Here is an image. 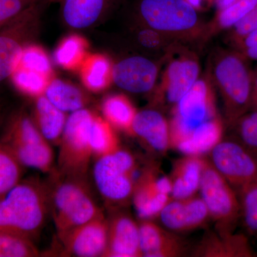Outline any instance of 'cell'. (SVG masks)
<instances>
[{"mask_svg":"<svg viewBox=\"0 0 257 257\" xmlns=\"http://www.w3.org/2000/svg\"><path fill=\"white\" fill-rule=\"evenodd\" d=\"M95 114L89 109H79L67 117L59 143L58 175L86 179L93 156L89 130Z\"/></svg>","mask_w":257,"mask_h":257,"instance_id":"8","label":"cell"},{"mask_svg":"<svg viewBox=\"0 0 257 257\" xmlns=\"http://www.w3.org/2000/svg\"><path fill=\"white\" fill-rule=\"evenodd\" d=\"M50 211V190L35 179H22L0 199V230L32 240Z\"/></svg>","mask_w":257,"mask_h":257,"instance_id":"2","label":"cell"},{"mask_svg":"<svg viewBox=\"0 0 257 257\" xmlns=\"http://www.w3.org/2000/svg\"><path fill=\"white\" fill-rule=\"evenodd\" d=\"M137 23L163 34L174 42L202 41L206 23L187 0H139Z\"/></svg>","mask_w":257,"mask_h":257,"instance_id":"3","label":"cell"},{"mask_svg":"<svg viewBox=\"0 0 257 257\" xmlns=\"http://www.w3.org/2000/svg\"><path fill=\"white\" fill-rule=\"evenodd\" d=\"M44 95L64 112L72 113L84 109L87 98L80 89L59 79L49 82Z\"/></svg>","mask_w":257,"mask_h":257,"instance_id":"25","label":"cell"},{"mask_svg":"<svg viewBox=\"0 0 257 257\" xmlns=\"http://www.w3.org/2000/svg\"><path fill=\"white\" fill-rule=\"evenodd\" d=\"M139 228L142 256L177 257L185 253L183 240L173 231L165 229L152 220H141Z\"/></svg>","mask_w":257,"mask_h":257,"instance_id":"18","label":"cell"},{"mask_svg":"<svg viewBox=\"0 0 257 257\" xmlns=\"http://www.w3.org/2000/svg\"><path fill=\"white\" fill-rule=\"evenodd\" d=\"M63 0H31L32 5L37 4L42 7L52 4H61Z\"/></svg>","mask_w":257,"mask_h":257,"instance_id":"40","label":"cell"},{"mask_svg":"<svg viewBox=\"0 0 257 257\" xmlns=\"http://www.w3.org/2000/svg\"><path fill=\"white\" fill-rule=\"evenodd\" d=\"M122 0H63L60 4L64 23L74 30L95 26L105 20Z\"/></svg>","mask_w":257,"mask_h":257,"instance_id":"16","label":"cell"},{"mask_svg":"<svg viewBox=\"0 0 257 257\" xmlns=\"http://www.w3.org/2000/svg\"><path fill=\"white\" fill-rule=\"evenodd\" d=\"M237 140L257 154V111L250 110L235 122Z\"/></svg>","mask_w":257,"mask_h":257,"instance_id":"34","label":"cell"},{"mask_svg":"<svg viewBox=\"0 0 257 257\" xmlns=\"http://www.w3.org/2000/svg\"><path fill=\"white\" fill-rule=\"evenodd\" d=\"M138 164L130 152L121 150L96 158L93 168L94 182L101 197L111 207L131 202L136 182Z\"/></svg>","mask_w":257,"mask_h":257,"instance_id":"7","label":"cell"},{"mask_svg":"<svg viewBox=\"0 0 257 257\" xmlns=\"http://www.w3.org/2000/svg\"><path fill=\"white\" fill-rule=\"evenodd\" d=\"M42 8L30 5L0 30V84L10 79L23 50L38 35Z\"/></svg>","mask_w":257,"mask_h":257,"instance_id":"10","label":"cell"},{"mask_svg":"<svg viewBox=\"0 0 257 257\" xmlns=\"http://www.w3.org/2000/svg\"><path fill=\"white\" fill-rule=\"evenodd\" d=\"M199 192L209 216L219 234L235 232L241 220V206L237 192L216 170L210 161L204 160Z\"/></svg>","mask_w":257,"mask_h":257,"instance_id":"9","label":"cell"},{"mask_svg":"<svg viewBox=\"0 0 257 257\" xmlns=\"http://www.w3.org/2000/svg\"><path fill=\"white\" fill-rule=\"evenodd\" d=\"M133 136L160 155H164L171 148L170 122L157 109L138 111L133 124Z\"/></svg>","mask_w":257,"mask_h":257,"instance_id":"19","label":"cell"},{"mask_svg":"<svg viewBox=\"0 0 257 257\" xmlns=\"http://www.w3.org/2000/svg\"><path fill=\"white\" fill-rule=\"evenodd\" d=\"M251 110L257 111V67L253 69Z\"/></svg>","mask_w":257,"mask_h":257,"instance_id":"39","label":"cell"},{"mask_svg":"<svg viewBox=\"0 0 257 257\" xmlns=\"http://www.w3.org/2000/svg\"><path fill=\"white\" fill-rule=\"evenodd\" d=\"M60 177L50 190V210L59 239L74 228L103 214L86 179Z\"/></svg>","mask_w":257,"mask_h":257,"instance_id":"5","label":"cell"},{"mask_svg":"<svg viewBox=\"0 0 257 257\" xmlns=\"http://www.w3.org/2000/svg\"><path fill=\"white\" fill-rule=\"evenodd\" d=\"M165 60L160 83L152 92V101L172 109L200 77V64L195 52L177 42L166 50Z\"/></svg>","mask_w":257,"mask_h":257,"instance_id":"6","label":"cell"},{"mask_svg":"<svg viewBox=\"0 0 257 257\" xmlns=\"http://www.w3.org/2000/svg\"><path fill=\"white\" fill-rule=\"evenodd\" d=\"M257 8V0H236L227 8L217 10L209 23H206L202 41L205 43L223 30H230Z\"/></svg>","mask_w":257,"mask_h":257,"instance_id":"23","label":"cell"},{"mask_svg":"<svg viewBox=\"0 0 257 257\" xmlns=\"http://www.w3.org/2000/svg\"><path fill=\"white\" fill-rule=\"evenodd\" d=\"M171 148L180 150L203 124L219 116L215 90L209 74L200 76L172 109Z\"/></svg>","mask_w":257,"mask_h":257,"instance_id":"4","label":"cell"},{"mask_svg":"<svg viewBox=\"0 0 257 257\" xmlns=\"http://www.w3.org/2000/svg\"><path fill=\"white\" fill-rule=\"evenodd\" d=\"M170 177L161 175L156 166L147 167L135 182L132 202L141 220L158 216L172 199Z\"/></svg>","mask_w":257,"mask_h":257,"instance_id":"12","label":"cell"},{"mask_svg":"<svg viewBox=\"0 0 257 257\" xmlns=\"http://www.w3.org/2000/svg\"><path fill=\"white\" fill-rule=\"evenodd\" d=\"M89 143L93 156L96 158L110 155L120 149L114 128L104 117L96 114L89 130Z\"/></svg>","mask_w":257,"mask_h":257,"instance_id":"27","label":"cell"},{"mask_svg":"<svg viewBox=\"0 0 257 257\" xmlns=\"http://www.w3.org/2000/svg\"><path fill=\"white\" fill-rule=\"evenodd\" d=\"M112 67L105 56L92 55L86 57L81 65V74L84 86L92 92L105 89L112 82Z\"/></svg>","mask_w":257,"mask_h":257,"instance_id":"26","label":"cell"},{"mask_svg":"<svg viewBox=\"0 0 257 257\" xmlns=\"http://www.w3.org/2000/svg\"><path fill=\"white\" fill-rule=\"evenodd\" d=\"M204 160L202 156L184 155L176 161L170 177L174 199L192 197L199 192Z\"/></svg>","mask_w":257,"mask_h":257,"instance_id":"21","label":"cell"},{"mask_svg":"<svg viewBox=\"0 0 257 257\" xmlns=\"http://www.w3.org/2000/svg\"><path fill=\"white\" fill-rule=\"evenodd\" d=\"M108 238V219L104 214L80 225L60 239L67 255L78 257L104 256Z\"/></svg>","mask_w":257,"mask_h":257,"instance_id":"14","label":"cell"},{"mask_svg":"<svg viewBox=\"0 0 257 257\" xmlns=\"http://www.w3.org/2000/svg\"><path fill=\"white\" fill-rule=\"evenodd\" d=\"M32 117L42 136L49 143L58 145L67 122L66 113L42 94L35 98Z\"/></svg>","mask_w":257,"mask_h":257,"instance_id":"22","label":"cell"},{"mask_svg":"<svg viewBox=\"0 0 257 257\" xmlns=\"http://www.w3.org/2000/svg\"><path fill=\"white\" fill-rule=\"evenodd\" d=\"M87 42L77 35L64 39L55 52V60L64 68L73 69L82 65L85 60Z\"/></svg>","mask_w":257,"mask_h":257,"instance_id":"29","label":"cell"},{"mask_svg":"<svg viewBox=\"0 0 257 257\" xmlns=\"http://www.w3.org/2000/svg\"><path fill=\"white\" fill-rule=\"evenodd\" d=\"M18 66L35 71L50 77L52 64L45 51L37 45L30 44L25 47L20 57Z\"/></svg>","mask_w":257,"mask_h":257,"instance_id":"33","label":"cell"},{"mask_svg":"<svg viewBox=\"0 0 257 257\" xmlns=\"http://www.w3.org/2000/svg\"><path fill=\"white\" fill-rule=\"evenodd\" d=\"M241 220L248 234L257 237V176L238 193Z\"/></svg>","mask_w":257,"mask_h":257,"instance_id":"31","label":"cell"},{"mask_svg":"<svg viewBox=\"0 0 257 257\" xmlns=\"http://www.w3.org/2000/svg\"><path fill=\"white\" fill-rule=\"evenodd\" d=\"M160 73L157 62L143 56H131L112 67V82L120 89L134 94L152 92Z\"/></svg>","mask_w":257,"mask_h":257,"instance_id":"13","label":"cell"},{"mask_svg":"<svg viewBox=\"0 0 257 257\" xmlns=\"http://www.w3.org/2000/svg\"><path fill=\"white\" fill-rule=\"evenodd\" d=\"M31 5V0H0V30Z\"/></svg>","mask_w":257,"mask_h":257,"instance_id":"36","label":"cell"},{"mask_svg":"<svg viewBox=\"0 0 257 257\" xmlns=\"http://www.w3.org/2000/svg\"><path fill=\"white\" fill-rule=\"evenodd\" d=\"M236 0H216V4L218 6V10L224 9L229 5L232 4Z\"/></svg>","mask_w":257,"mask_h":257,"instance_id":"41","label":"cell"},{"mask_svg":"<svg viewBox=\"0 0 257 257\" xmlns=\"http://www.w3.org/2000/svg\"><path fill=\"white\" fill-rule=\"evenodd\" d=\"M135 36L137 41L142 47L152 51L166 52L170 45L175 42L161 32L140 23L137 27Z\"/></svg>","mask_w":257,"mask_h":257,"instance_id":"35","label":"cell"},{"mask_svg":"<svg viewBox=\"0 0 257 257\" xmlns=\"http://www.w3.org/2000/svg\"><path fill=\"white\" fill-rule=\"evenodd\" d=\"M158 216L166 229L175 233L199 229L211 219L205 203L197 194L184 199L172 197Z\"/></svg>","mask_w":257,"mask_h":257,"instance_id":"15","label":"cell"},{"mask_svg":"<svg viewBox=\"0 0 257 257\" xmlns=\"http://www.w3.org/2000/svg\"><path fill=\"white\" fill-rule=\"evenodd\" d=\"M207 72L220 93L225 122L232 127L251 110L253 69L249 60L234 49L219 50L211 56Z\"/></svg>","mask_w":257,"mask_h":257,"instance_id":"1","label":"cell"},{"mask_svg":"<svg viewBox=\"0 0 257 257\" xmlns=\"http://www.w3.org/2000/svg\"><path fill=\"white\" fill-rule=\"evenodd\" d=\"M40 255L32 240L0 230V257H34Z\"/></svg>","mask_w":257,"mask_h":257,"instance_id":"32","label":"cell"},{"mask_svg":"<svg viewBox=\"0 0 257 257\" xmlns=\"http://www.w3.org/2000/svg\"><path fill=\"white\" fill-rule=\"evenodd\" d=\"M232 46L248 60L257 62V29L245 35Z\"/></svg>","mask_w":257,"mask_h":257,"instance_id":"38","label":"cell"},{"mask_svg":"<svg viewBox=\"0 0 257 257\" xmlns=\"http://www.w3.org/2000/svg\"><path fill=\"white\" fill-rule=\"evenodd\" d=\"M200 257H252L256 256L248 238L243 234L234 232L219 234L207 233L193 252Z\"/></svg>","mask_w":257,"mask_h":257,"instance_id":"20","label":"cell"},{"mask_svg":"<svg viewBox=\"0 0 257 257\" xmlns=\"http://www.w3.org/2000/svg\"><path fill=\"white\" fill-rule=\"evenodd\" d=\"M101 111L113 127L133 136V124L138 111L127 96L121 94L106 96L101 104Z\"/></svg>","mask_w":257,"mask_h":257,"instance_id":"24","label":"cell"},{"mask_svg":"<svg viewBox=\"0 0 257 257\" xmlns=\"http://www.w3.org/2000/svg\"><path fill=\"white\" fill-rule=\"evenodd\" d=\"M256 29H257V8L229 30V42H231V45H234L245 35Z\"/></svg>","mask_w":257,"mask_h":257,"instance_id":"37","label":"cell"},{"mask_svg":"<svg viewBox=\"0 0 257 257\" xmlns=\"http://www.w3.org/2000/svg\"><path fill=\"white\" fill-rule=\"evenodd\" d=\"M3 104L2 101L0 100V115H1L2 111H3Z\"/></svg>","mask_w":257,"mask_h":257,"instance_id":"42","label":"cell"},{"mask_svg":"<svg viewBox=\"0 0 257 257\" xmlns=\"http://www.w3.org/2000/svg\"><path fill=\"white\" fill-rule=\"evenodd\" d=\"M24 167L0 140V199L22 180Z\"/></svg>","mask_w":257,"mask_h":257,"instance_id":"28","label":"cell"},{"mask_svg":"<svg viewBox=\"0 0 257 257\" xmlns=\"http://www.w3.org/2000/svg\"><path fill=\"white\" fill-rule=\"evenodd\" d=\"M10 79L20 92L35 98L45 94L50 82V77L20 66H17Z\"/></svg>","mask_w":257,"mask_h":257,"instance_id":"30","label":"cell"},{"mask_svg":"<svg viewBox=\"0 0 257 257\" xmlns=\"http://www.w3.org/2000/svg\"><path fill=\"white\" fill-rule=\"evenodd\" d=\"M142 256L139 224L124 213L114 214L108 219L107 246L104 257Z\"/></svg>","mask_w":257,"mask_h":257,"instance_id":"17","label":"cell"},{"mask_svg":"<svg viewBox=\"0 0 257 257\" xmlns=\"http://www.w3.org/2000/svg\"><path fill=\"white\" fill-rule=\"evenodd\" d=\"M209 155L211 163L237 194L257 176V154L237 139L221 140Z\"/></svg>","mask_w":257,"mask_h":257,"instance_id":"11","label":"cell"}]
</instances>
